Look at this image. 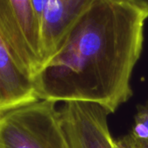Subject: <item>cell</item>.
<instances>
[{
    "instance_id": "6da1fadb",
    "label": "cell",
    "mask_w": 148,
    "mask_h": 148,
    "mask_svg": "<svg viewBox=\"0 0 148 148\" xmlns=\"http://www.w3.org/2000/svg\"><path fill=\"white\" fill-rule=\"evenodd\" d=\"M147 19L130 0H94L33 78L38 99L92 102L113 113L132 95L131 78Z\"/></svg>"
},
{
    "instance_id": "7a4b0ae2",
    "label": "cell",
    "mask_w": 148,
    "mask_h": 148,
    "mask_svg": "<svg viewBox=\"0 0 148 148\" xmlns=\"http://www.w3.org/2000/svg\"><path fill=\"white\" fill-rule=\"evenodd\" d=\"M56 104L38 99L0 114V148H69Z\"/></svg>"
},
{
    "instance_id": "3957f363",
    "label": "cell",
    "mask_w": 148,
    "mask_h": 148,
    "mask_svg": "<svg viewBox=\"0 0 148 148\" xmlns=\"http://www.w3.org/2000/svg\"><path fill=\"white\" fill-rule=\"evenodd\" d=\"M0 35L32 79L43 67L40 31L31 0H0Z\"/></svg>"
},
{
    "instance_id": "277c9868",
    "label": "cell",
    "mask_w": 148,
    "mask_h": 148,
    "mask_svg": "<svg viewBox=\"0 0 148 148\" xmlns=\"http://www.w3.org/2000/svg\"><path fill=\"white\" fill-rule=\"evenodd\" d=\"M58 111L69 148H115L107 121L110 112L102 106L67 101Z\"/></svg>"
},
{
    "instance_id": "5b68a950",
    "label": "cell",
    "mask_w": 148,
    "mask_h": 148,
    "mask_svg": "<svg viewBox=\"0 0 148 148\" xmlns=\"http://www.w3.org/2000/svg\"><path fill=\"white\" fill-rule=\"evenodd\" d=\"M93 1L31 0L40 31L43 67L60 51L72 27Z\"/></svg>"
},
{
    "instance_id": "8992f818",
    "label": "cell",
    "mask_w": 148,
    "mask_h": 148,
    "mask_svg": "<svg viewBox=\"0 0 148 148\" xmlns=\"http://www.w3.org/2000/svg\"><path fill=\"white\" fill-rule=\"evenodd\" d=\"M38 99L33 79L17 64L0 35V114Z\"/></svg>"
},
{
    "instance_id": "52a82bcc",
    "label": "cell",
    "mask_w": 148,
    "mask_h": 148,
    "mask_svg": "<svg viewBox=\"0 0 148 148\" xmlns=\"http://www.w3.org/2000/svg\"><path fill=\"white\" fill-rule=\"evenodd\" d=\"M134 119V125L129 133L137 139L148 140V100L138 106Z\"/></svg>"
},
{
    "instance_id": "ba28073f",
    "label": "cell",
    "mask_w": 148,
    "mask_h": 148,
    "mask_svg": "<svg viewBox=\"0 0 148 148\" xmlns=\"http://www.w3.org/2000/svg\"><path fill=\"white\" fill-rule=\"evenodd\" d=\"M115 148H148V140L137 139L128 133L115 140Z\"/></svg>"
},
{
    "instance_id": "9c48e42d",
    "label": "cell",
    "mask_w": 148,
    "mask_h": 148,
    "mask_svg": "<svg viewBox=\"0 0 148 148\" xmlns=\"http://www.w3.org/2000/svg\"><path fill=\"white\" fill-rule=\"evenodd\" d=\"M148 14V0H130Z\"/></svg>"
}]
</instances>
